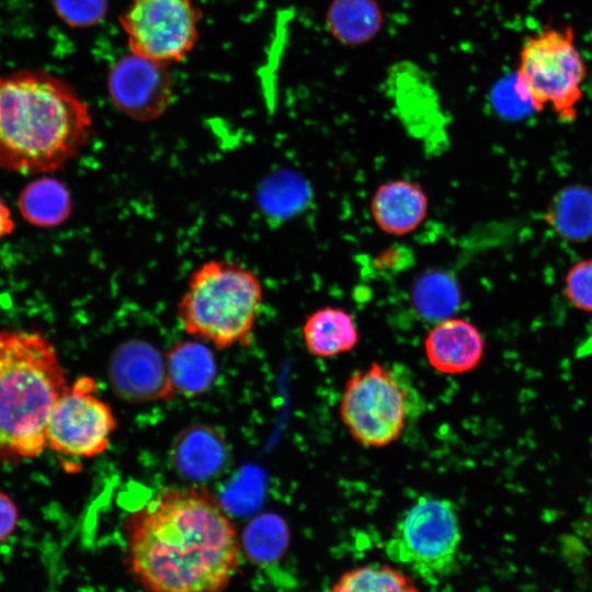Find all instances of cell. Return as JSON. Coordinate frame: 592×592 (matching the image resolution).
<instances>
[{
  "label": "cell",
  "instance_id": "30bf717a",
  "mask_svg": "<svg viewBox=\"0 0 592 592\" xmlns=\"http://www.w3.org/2000/svg\"><path fill=\"white\" fill-rule=\"evenodd\" d=\"M167 65L129 53L117 59L107 75V92L115 107L137 122L160 117L173 101Z\"/></svg>",
  "mask_w": 592,
  "mask_h": 592
},
{
  "label": "cell",
  "instance_id": "5b68a950",
  "mask_svg": "<svg viewBox=\"0 0 592 592\" xmlns=\"http://www.w3.org/2000/svg\"><path fill=\"white\" fill-rule=\"evenodd\" d=\"M422 409V398L408 375L378 362L352 373L339 406L341 421L352 439L369 448L395 443L411 417Z\"/></svg>",
  "mask_w": 592,
  "mask_h": 592
},
{
  "label": "cell",
  "instance_id": "2e32d148",
  "mask_svg": "<svg viewBox=\"0 0 592 592\" xmlns=\"http://www.w3.org/2000/svg\"><path fill=\"white\" fill-rule=\"evenodd\" d=\"M545 219L567 241L592 238V189L576 184L559 190L547 206Z\"/></svg>",
  "mask_w": 592,
  "mask_h": 592
},
{
  "label": "cell",
  "instance_id": "4fadbf2b",
  "mask_svg": "<svg viewBox=\"0 0 592 592\" xmlns=\"http://www.w3.org/2000/svg\"><path fill=\"white\" fill-rule=\"evenodd\" d=\"M369 210L383 232L401 237L413 232L424 221L429 212V197L418 182L390 180L375 190Z\"/></svg>",
  "mask_w": 592,
  "mask_h": 592
},
{
  "label": "cell",
  "instance_id": "7402d4cb",
  "mask_svg": "<svg viewBox=\"0 0 592 592\" xmlns=\"http://www.w3.org/2000/svg\"><path fill=\"white\" fill-rule=\"evenodd\" d=\"M460 300L459 289L454 280L443 272H431L418 280L413 288L417 310L426 319L452 316Z\"/></svg>",
  "mask_w": 592,
  "mask_h": 592
},
{
  "label": "cell",
  "instance_id": "5bb4252c",
  "mask_svg": "<svg viewBox=\"0 0 592 592\" xmlns=\"http://www.w3.org/2000/svg\"><path fill=\"white\" fill-rule=\"evenodd\" d=\"M301 333L306 350L318 358L351 352L360 341L354 318L345 309L334 306L310 312L304 321Z\"/></svg>",
  "mask_w": 592,
  "mask_h": 592
},
{
  "label": "cell",
  "instance_id": "d4e9b609",
  "mask_svg": "<svg viewBox=\"0 0 592 592\" xmlns=\"http://www.w3.org/2000/svg\"><path fill=\"white\" fill-rule=\"evenodd\" d=\"M19 512L12 499L0 491V543L4 542L15 530Z\"/></svg>",
  "mask_w": 592,
  "mask_h": 592
},
{
  "label": "cell",
  "instance_id": "8fae6325",
  "mask_svg": "<svg viewBox=\"0 0 592 592\" xmlns=\"http://www.w3.org/2000/svg\"><path fill=\"white\" fill-rule=\"evenodd\" d=\"M109 378L117 396L126 401L170 400L177 395L166 357L139 339L125 341L115 349L110 360Z\"/></svg>",
  "mask_w": 592,
  "mask_h": 592
},
{
  "label": "cell",
  "instance_id": "484cf974",
  "mask_svg": "<svg viewBox=\"0 0 592 592\" xmlns=\"http://www.w3.org/2000/svg\"><path fill=\"white\" fill-rule=\"evenodd\" d=\"M14 223L11 217V212L5 202L0 196V239L10 235L13 231Z\"/></svg>",
  "mask_w": 592,
  "mask_h": 592
},
{
  "label": "cell",
  "instance_id": "3957f363",
  "mask_svg": "<svg viewBox=\"0 0 592 592\" xmlns=\"http://www.w3.org/2000/svg\"><path fill=\"white\" fill-rule=\"evenodd\" d=\"M68 387L48 339L37 332L0 331V455H39L47 446L52 412Z\"/></svg>",
  "mask_w": 592,
  "mask_h": 592
},
{
  "label": "cell",
  "instance_id": "6da1fadb",
  "mask_svg": "<svg viewBox=\"0 0 592 592\" xmlns=\"http://www.w3.org/2000/svg\"><path fill=\"white\" fill-rule=\"evenodd\" d=\"M240 548L223 505L204 488L164 491L127 520L129 571L151 591L223 590L238 570Z\"/></svg>",
  "mask_w": 592,
  "mask_h": 592
},
{
  "label": "cell",
  "instance_id": "603a6c76",
  "mask_svg": "<svg viewBox=\"0 0 592 592\" xmlns=\"http://www.w3.org/2000/svg\"><path fill=\"white\" fill-rule=\"evenodd\" d=\"M57 18L71 29H88L104 20L109 0H52Z\"/></svg>",
  "mask_w": 592,
  "mask_h": 592
},
{
  "label": "cell",
  "instance_id": "9a60e30c",
  "mask_svg": "<svg viewBox=\"0 0 592 592\" xmlns=\"http://www.w3.org/2000/svg\"><path fill=\"white\" fill-rule=\"evenodd\" d=\"M167 369L175 392L197 396L206 391L216 377L212 351L197 341H179L166 354Z\"/></svg>",
  "mask_w": 592,
  "mask_h": 592
},
{
  "label": "cell",
  "instance_id": "ba28073f",
  "mask_svg": "<svg viewBox=\"0 0 592 592\" xmlns=\"http://www.w3.org/2000/svg\"><path fill=\"white\" fill-rule=\"evenodd\" d=\"M201 19L194 0H132L119 24L130 53L168 66L193 50Z\"/></svg>",
  "mask_w": 592,
  "mask_h": 592
},
{
  "label": "cell",
  "instance_id": "9c48e42d",
  "mask_svg": "<svg viewBox=\"0 0 592 592\" xmlns=\"http://www.w3.org/2000/svg\"><path fill=\"white\" fill-rule=\"evenodd\" d=\"M93 378H78L57 401L47 426V446L73 457L92 458L109 446L116 429L111 407L96 395Z\"/></svg>",
  "mask_w": 592,
  "mask_h": 592
},
{
  "label": "cell",
  "instance_id": "44dd1931",
  "mask_svg": "<svg viewBox=\"0 0 592 592\" xmlns=\"http://www.w3.org/2000/svg\"><path fill=\"white\" fill-rule=\"evenodd\" d=\"M289 542L285 521L275 514H262L246 528L243 547L257 563H270L283 556Z\"/></svg>",
  "mask_w": 592,
  "mask_h": 592
},
{
  "label": "cell",
  "instance_id": "7a4b0ae2",
  "mask_svg": "<svg viewBox=\"0 0 592 592\" xmlns=\"http://www.w3.org/2000/svg\"><path fill=\"white\" fill-rule=\"evenodd\" d=\"M88 103L64 79L42 69L0 75V168L50 173L88 144Z\"/></svg>",
  "mask_w": 592,
  "mask_h": 592
},
{
  "label": "cell",
  "instance_id": "ffe728a7",
  "mask_svg": "<svg viewBox=\"0 0 592 592\" xmlns=\"http://www.w3.org/2000/svg\"><path fill=\"white\" fill-rule=\"evenodd\" d=\"M333 592H415L412 576L388 563H369L343 572L330 589Z\"/></svg>",
  "mask_w": 592,
  "mask_h": 592
},
{
  "label": "cell",
  "instance_id": "e0dca14e",
  "mask_svg": "<svg viewBox=\"0 0 592 592\" xmlns=\"http://www.w3.org/2000/svg\"><path fill=\"white\" fill-rule=\"evenodd\" d=\"M326 23L340 43L361 45L380 31L383 13L375 0H333L327 10Z\"/></svg>",
  "mask_w": 592,
  "mask_h": 592
},
{
  "label": "cell",
  "instance_id": "7c38bea8",
  "mask_svg": "<svg viewBox=\"0 0 592 592\" xmlns=\"http://www.w3.org/2000/svg\"><path fill=\"white\" fill-rule=\"evenodd\" d=\"M423 348L432 368L445 375H460L474 371L483 358L486 343L473 322L447 317L428 331Z\"/></svg>",
  "mask_w": 592,
  "mask_h": 592
},
{
  "label": "cell",
  "instance_id": "d6986e66",
  "mask_svg": "<svg viewBox=\"0 0 592 592\" xmlns=\"http://www.w3.org/2000/svg\"><path fill=\"white\" fill-rule=\"evenodd\" d=\"M225 453V445L218 433L209 428L195 426L179 437L173 459L184 476L205 479L220 468Z\"/></svg>",
  "mask_w": 592,
  "mask_h": 592
},
{
  "label": "cell",
  "instance_id": "52a82bcc",
  "mask_svg": "<svg viewBox=\"0 0 592 592\" xmlns=\"http://www.w3.org/2000/svg\"><path fill=\"white\" fill-rule=\"evenodd\" d=\"M462 542L452 501L423 494L397 520L385 543V554L417 578L437 583L454 571Z\"/></svg>",
  "mask_w": 592,
  "mask_h": 592
},
{
  "label": "cell",
  "instance_id": "277c9868",
  "mask_svg": "<svg viewBox=\"0 0 592 592\" xmlns=\"http://www.w3.org/2000/svg\"><path fill=\"white\" fill-rule=\"evenodd\" d=\"M263 303L260 278L244 265L209 260L190 276L178 304L184 331L219 350L249 346Z\"/></svg>",
  "mask_w": 592,
  "mask_h": 592
},
{
  "label": "cell",
  "instance_id": "8992f818",
  "mask_svg": "<svg viewBox=\"0 0 592 592\" xmlns=\"http://www.w3.org/2000/svg\"><path fill=\"white\" fill-rule=\"evenodd\" d=\"M587 77V64L570 26L546 27L524 39L516 86L534 111L549 107L560 121H574Z\"/></svg>",
  "mask_w": 592,
  "mask_h": 592
},
{
  "label": "cell",
  "instance_id": "cb8c5ba5",
  "mask_svg": "<svg viewBox=\"0 0 592 592\" xmlns=\"http://www.w3.org/2000/svg\"><path fill=\"white\" fill-rule=\"evenodd\" d=\"M563 294L577 310L592 312V258L581 259L568 269Z\"/></svg>",
  "mask_w": 592,
  "mask_h": 592
},
{
  "label": "cell",
  "instance_id": "ac0fdd59",
  "mask_svg": "<svg viewBox=\"0 0 592 592\" xmlns=\"http://www.w3.org/2000/svg\"><path fill=\"white\" fill-rule=\"evenodd\" d=\"M19 209L26 221L37 227H55L68 219L72 201L68 189L53 178L29 183L19 197Z\"/></svg>",
  "mask_w": 592,
  "mask_h": 592
}]
</instances>
